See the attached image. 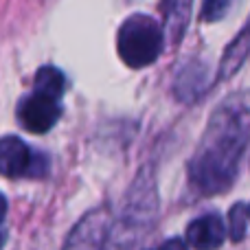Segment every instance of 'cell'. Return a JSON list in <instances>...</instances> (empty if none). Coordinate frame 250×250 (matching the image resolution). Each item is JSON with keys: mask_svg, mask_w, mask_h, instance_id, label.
Listing matches in <instances>:
<instances>
[{"mask_svg": "<svg viewBox=\"0 0 250 250\" xmlns=\"http://www.w3.org/2000/svg\"><path fill=\"white\" fill-rule=\"evenodd\" d=\"M250 141V92L226 97L211 114L189 163V182L198 193H226L237 178Z\"/></svg>", "mask_w": 250, "mask_h": 250, "instance_id": "obj_1", "label": "cell"}, {"mask_svg": "<svg viewBox=\"0 0 250 250\" xmlns=\"http://www.w3.org/2000/svg\"><path fill=\"white\" fill-rule=\"evenodd\" d=\"M163 42L165 38L158 22L145 13H134L119 29L117 51L129 68H143L158 60Z\"/></svg>", "mask_w": 250, "mask_h": 250, "instance_id": "obj_2", "label": "cell"}, {"mask_svg": "<svg viewBox=\"0 0 250 250\" xmlns=\"http://www.w3.org/2000/svg\"><path fill=\"white\" fill-rule=\"evenodd\" d=\"M156 211H158V195H156L154 176L143 171L129 189L127 204H125L121 220V235L117 237V248L121 250L132 246L145 233H149Z\"/></svg>", "mask_w": 250, "mask_h": 250, "instance_id": "obj_3", "label": "cell"}, {"mask_svg": "<svg viewBox=\"0 0 250 250\" xmlns=\"http://www.w3.org/2000/svg\"><path fill=\"white\" fill-rule=\"evenodd\" d=\"M110 226V213L105 208L90 211L79 220L73 233L66 239L64 250H104L105 235Z\"/></svg>", "mask_w": 250, "mask_h": 250, "instance_id": "obj_4", "label": "cell"}, {"mask_svg": "<svg viewBox=\"0 0 250 250\" xmlns=\"http://www.w3.org/2000/svg\"><path fill=\"white\" fill-rule=\"evenodd\" d=\"M62 110L60 104L53 99H46V97L40 95H31L22 101L20 110H18V117H20V123L24 125V129L33 134H44L57 123Z\"/></svg>", "mask_w": 250, "mask_h": 250, "instance_id": "obj_5", "label": "cell"}, {"mask_svg": "<svg viewBox=\"0 0 250 250\" xmlns=\"http://www.w3.org/2000/svg\"><path fill=\"white\" fill-rule=\"evenodd\" d=\"M208 90V68L198 60H191L178 70L173 82V97L182 104H193Z\"/></svg>", "mask_w": 250, "mask_h": 250, "instance_id": "obj_6", "label": "cell"}, {"mask_svg": "<svg viewBox=\"0 0 250 250\" xmlns=\"http://www.w3.org/2000/svg\"><path fill=\"white\" fill-rule=\"evenodd\" d=\"M226 239V226L220 215L207 213L189 224L187 229V246L193 250H217Z\"/></svg>", "mask_w": 250, "mask_h": 250, "instance_id": "obj_7", "label": "cell"}, {"mask_svg": "<svg viewBox=\"0 0 250 250\" xmlns=\"http://www.w3.org/2000/svg\"><path fill=\"white\" fill-rule=\"evenodd\" d=\"M31 167V149L18 136L0 138V173L16 178L26 173Z\"/></svg>", "mask_w": 250, "mask_h": 250, "instance_id": "obj_8", "label": "cell"}, {"mask_svg": "<svg viewBox=\"0 0 250 250\" xmlns=\"http://www.w3.org/2000/svg\"><path fill=\"white\" fill-rule=\"evenodd\" d=\"M248 53H250V20L246 22V26L239 31L237 38L233 40V44L226 48L224 57H222L220 75H217V77L220 79L233 77V75L239 70V66L244 64V60L248 57Z\"/></svg>", "mask_w": 250, "mask_h": 250, "instance_id": "obj_9", "label": "cell"}, {"mask_svg": "<svg viewBox=\"0 0 250 250\" xmlns=\"http://www.w3.org/2000/svg\"><path fill=\"white\" fill-rule=\"evenodd\" d=\"M165 9V33L169 35L173 44L182 38L187 24H189V16H191V2H167L163 4Z\"/></svg>", "mask_w": 250, "mask_h": 250, "instance_id": "obj_10", "label": "cell"}, {"mask_svg": "<svg viewBox=\"0 0 250 250\" xmlns=\"http://www.w3.org/2000/svg\"><path fill=\"white\" fill-rule=\"evenodd\" d=\"M64 86H66L64 75L57 68H53V66H44L35 75V95L40 97L60 101V97L64 95Z\"/></svg>", "mask_w": 250, "mask_h": 250, "instance_id": "obj_11", "label": "cell"}, {"mask_svg": "<svg viewBox=\"0 0 250 250\" xmlns=\"http://www.w3.org/2000/svg\"><path fill=\"white\" fill-rule=\"evenodd\" d=\"M246 220H248V211H246V204L237 202L233 204L229 213V237L233 242H242L244 235H246Z\"/></svg>", "mask_w": 250, "mask_h": 250, "instance_id": "obj_12", "label": "cell"}, {"mask_svg": "<svg viewBox=\"0 0 250 250\" xmlns=\"http://www.w3.org/2000/svg\"><path fill=\"white\" fill-rule=\"evenodd\" d=\"M229 7H230L229 0H208V2L202 4V18L207 22H215L220 18H224Z\"/></svg>", "mask_w": 250, "mask_h": 250, "instance_id": "obj_13", "label": "cell"}, {"mask_svg": "<svg viewBox=\"0 0 250 250\" xmlns=\"http://www.w3.org/2000/svg\"><path fill=\"white\" fill-rule=\"evenodd\" d=\"M160 250H189V246H187V242H182L180 237H171L163 244Z\"/></svg>", "mask_w": 250, "mask_h": 250, "instance_id": "obj_14", "label": "cell"}, {"mask_svg": "<svg viewBox=\"0 0 250 250\" xmlns=\"http://www.w3.org/2000/svg\"><path fill=\"white\" fill-rule=\"evenodd\" d=\"M4 215H7V200H4V195L0 193V224H2Z\"/></svg>", "mask_w": 250, "mask_h": 250, "instance_id": "obj_15", "label": "cell"}, {"mask_svg": "<svg viewBox=\"0 0 250 250\" xmlns=\"http://www.w3.org/2000/svg\"><path fill=\"white\" fill-rule=\"evenodd\" d=\"M4 239H7V233H4V229L0 226V248L4 246Z\"/></svg>", "mask_w": 250, "mask_h": 250, "instance_id": "obj_16", "label": "cell"}, {"mask_svg": "<svg viewBox=\"0 0 250 250\" xmlns=\"http://www.w3.org/2000/svg\"><path fill=\"white\" fill-rule=\"evenodd\" d=\"M248 220H250V207H248Z\"/></svg>", "mask_w": 250, "mask_h": 250, "instance_id": "obj_17", "label": "cell"}]
</instances>
